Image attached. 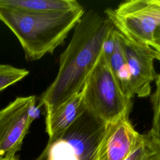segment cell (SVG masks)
Segmentation results:
<instances>
[{"instance_id": "7", "label": "cell", "mask_w": 160, "mask_h": 160, "mask_svg": "<svg viewBox=\"0 0 160 160\" xmlns=\"http://www.w3.org/2000/svg\"><path fill=\"white\" fill-rule=\"evenodd\" d=\"M115 29L131 72L134 94L140 98L146 97L150 95L151 84L158 76L154 61L155 59L160 61V54L151 46L133 42Z\"/></svg>"}, {"instance_id": "12", "label": "cell", "mask_w": 160, "mask_h": 160, "mask_svg": "<svg viewBox=\"0 0 160 160\" xmlns=\"http://www.w3.org/2000/svg\"><path fill=\"white\" fill-rule=\"evenodd\" d=\"M124 160H160V143L148 132Z\"/></svg>"}, {"instance_id": "5", "label": "cell", "mask_w": 160, "mask_h": 160, "mask_svg": "<svg viewBox=\"0 0 160 160\" xmlns=\"http://www.w3.org/2000/svg\"><path fill=\"white\" fill-rule=\"evenodd\" d=\"M104 13L114 28L131 41L151 47L155 29L160 22L158 0H130Z\"/></svg>"}, {"instance_id": "14", "label": "cell", "mask_w": 160, "mask_h": 160, "mask_svg": "<svg viewBox=\"0 0 160 160\" xmlns=\"http://www.w3.org/2000/svg\"><path fill=\"white\" fill-rule=\"evenodd\" d=\"M151 101L153 116L152 126L149 133L160 143V74L156 79V89Z\"/></svg>"}, {"instance_id": "16", "label": "cell", "mask_w": 160, "mask_h": 160, "mask_svg": "<svg viewBox=\"0 0 160 160\" xmlns=\"http://www.w3.org/2000/svg\"><path fill=\"white\" fill-rule=\"evenodd\" d=\"M151 48L160 54V22L155 29Z\"/></svg>"}, {"instance_id": "10", "label": "cell", "mask_w": 160, "mask_h": 160, "mask_svg": "<svg viewBox=\"0 0 160 160\" xmlns=\"http://www.w3.org/2000/svg\"><path fill=\"white\" fill-rule=\"evenodd\" d=\"M0 8L43 13L66 12L82 7L75 0H0Z\"/></svg>"}, {"instance_id": "11", "label": "cell", "mask_w": 160, "mask_h": 160, "mask_svg": "<svg viewBox=\"0 0 160 160\" xmlns=\"http://www.w3.org/2000/svg\"><path fill=\"white\" fill-rule=\"evenodd\" d=\"M110 69L123 94L129 100L134 96L130 71L119 42L116 38L114 51L108 61Z\"/></svg>"}, {"instance_id": "3", "label": "cell", "mask_w": 160, "mask_h": 160, "mask_svg": "<svg viewBox=\"0 0 160 160\" xmlns=\"http://www.w3.org/2000/svg\"><path fill=\"white\" fill-rule=\"evenodd\" d=\"M106 126L86 109L65 131L48 140L36 160H91Z\"/></svg>"}, {"instance_id": "6", "label": "cell", "mask_w": 160, "mask_h": 160, "mask_svg": "<svg viewBox=\"0 0 160 160\" xmlns=\"http://www.w3.org/2000/svg\"><path fill=\"white\" fill-rule=\"evenodd\" d=\"M36 96L18 97L0 110V158L15 156L32 122Z\"/></svg>"}, {"instance_id": "15", "label": "cell", "mask_w": 160, "mask_h": 160, "mask_svg": "<svg viewBox=\"0 0 160 160\" xmlns=\"http://www.w3.org/2000/svg\"><path fill=\"white\" fill-rule=\"evenodd\" d=\"M114 29L108 35L102 46V54L106 58L108 62L109 61L115 49L116 39L114 35Z\"/></svg>"}, {"instance_id": "4", "label": "cell", "mask_w": 160, "mask_h": 160, "mask_svg": "<svg viewBox=\"0 0 160 160\" xmlns=\"http://www.w3.org/2000/svg\"><path fill=\"white\" fill-rule=\"evenodd\" d=\"M82 89L86 109L107 123L130 112L131 100L122 92L102 53Z\"/></svg>"}, {"instance_id": "2", "label": "cell", "mask_w": 160, "mask_h": 160, "mask_svg": "<svg viewBox=\"0 0 160 160\" xmlns=\"http://www.w3.org/2000/svg\"><path fill=\"white\" fill-rule=\"evenodd\" d=\"M84 12L83 8L43 13L0 8V21L18 38L26 60L36 61L62 44Z\"/></svg>"}, {"instance_id": "9", "label": "cell", "mask_w": 160, "mask_h": 160, "mask_svg": "<svg viewBox=\"0 0 160 160\" xmlns=\"http://www.w3.org/2000/svg\"><path fill=\"white\" fill-rule=\"evenodd\" d=\"M83 89L59 106L54 111L46 114V132L52 139L65 131L85 111Z\"/></svg>"}, {"instance_id": "1", "label": "cell", "mask_w": 160, "mask_h": 160, "mask_svg": "<svg viewBox=\"0 0 160 160\" xmlns=\"http://www.w3.org/2000/svg\"><path fill=\"white\" fill-rule=\"evenodd\" d=\"M114 28L105 13L84 12L61 54L58 74L41 94L38 108L43 106L46 114L50 113L82 91L101 57L106 39Z\"/></svg>"}, {"instance_id": "8", "label": "cell", "mask_w": 160, "mask_h": 160, "mask_svg": "<svg viewBox=\"0 0 160 160\" xmlns=\"http://www.w3.org/2000/svg\"><path fill=\"white\" fill-rule=\"evenodd\" d=\"M129 113L107 123L91 160H124L140 142L142 135L129 119Z\"/></svg>"}, {"instance_id": "17", "label": "cell", "mask_w": 160, "mask_h": 160, "mask_svg": "<svg viewBox=\"0 0 160 160\" xmlns=\"http://www.w3.org/2000/svg\"><path fill=\"white\" fill-rule=\"evenodd\" d=\"M0 160H19V159L16 158L15 156H8V157L2 158H0Z\"/></svg>"}, {"instance_id": "13", "label": "cell", "mask_w": 160, "mask_h": 160, "mask_svg": "<svg viewBox=\"0 0 160 160\" xmlns=\"http://www.w3.org/2000/svg\"><path fill=\"white\" fill-rule=\"evenodd\" d=\"M29 71L9 64H0V92L26 77Z\"/></svg>"}, {"instance_id": "18", "label": "cell", "mask_w": 160, "mask_h": 160, "mask_svg": "<svg viewBox=\"0 0 160 160\" xmlns=\"http://www.w3.org/2000/svg\"><path fill=\"white\" fill-rule=\"evenodd\" d=\"M158 2L160 3V0H158Z\"/></svg>"}]
</instances>
